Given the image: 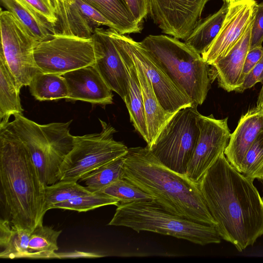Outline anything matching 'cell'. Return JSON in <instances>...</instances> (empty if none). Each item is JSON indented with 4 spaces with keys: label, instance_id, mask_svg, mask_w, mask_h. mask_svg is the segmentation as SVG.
I'll list each match as a JSON object with an SVG mask.
<instances>
[{
    "label": "cell",
    "instance_id": "6da1fadb",
    "mask_svg": "<svg viewBox=\"0 0 263 263\" xmlns=\"http://www.w3.org/2000/svg\"><path fill=\"white\" fill-rule=\"evenodd\" d=\"M253 181L223 154L198 183L219 235L239 252L263 235V198Z\"/></svg>",
    "mask_w": 263,
    "mask_h": 263
},
{
    "label": "cell",
    "instance_id": "7a4b0ae2",
    "mask_svg": "<svg viewBox=\"0 0 263 263\" xmlns=\"http://www.w3.org/2000/svg\"><path fill=\"white\" fill-rule=\"evenodd\" d=\"M122 178L151 196L167 212L195 222L215 227L216 222L198 184L161 163L147 146L128 148Z\"/></svg>",
    "mask_w": 263,
    "mask_h": 263
},
{
    "label": "cell",
    "instance_id": "3957f363",
    "mask_svg": "<svg viewBox=\"0 0 263 263\" xmlns=\"http://www.w3.org/2000/svg\"><path fill=\"white\" fill-rule=\"evenodd\" d=\"M0 180L12 223L31 232L46 213L45 185L27 146L8 124L0 127Z\"/></svg>",
    "mask_w": 263,
    "mask_h": 263
},
{
    "label": "cell",
    "instance_id": "277c9868",
    "mask_svg": "<svg viewBox=\"0 0 263 263\" xmlns=\"http://www.w3.org/2000/svg\"><path fill=\"white\" fill-rule=\"evenodd\" d=\"M140 42L183 93L197 105L203 103L211 81L210 65L201 54L166 35H149Z\"/></svg>",
    "mask_w": 263,
    "mask_h": 263
},
{
    "label": "cell",
    "instance_id": "5b68a950",
    "mask_svg": "<svg viewBox=\"0 0 263 263\" xmlns=\"http://www.w3.org/2000/svg\"><path fill=\"white\" fill-rule=\"evenodd\" d=\"M109 226L148 231L205 246L219 243L221 237L214 226L183 218L164 210L154 200L119 203Z\"/></svg>",
    "mask_w": 263,
    "mask_h": 263
},
{
    "label": "cell",
    "instance_id": "8992f818",
    "mask_svg": "<svg viewBox=\"0 0 263 263\" xmlns=\"http://www.w3.org/2000/svg\"><path fill=\"white\" fill-rule=\"evenodd\" d=\"M13 116L8 125L27 146L43 183L58 182L61 166L74 145V136L70 133L72 120L39 124L23 114Z\"/></svg>",
    "mask_w": 263,
    "mask_h": 263
},
{
    "label": "cell",
    "instance_id": "52a82bcc",
    "mask_svg": "<svg viewBox=\"0 0 263 263\" xmlns=\"http://www.w3.org/2000/svg\"><path fill=\"white\" fill-rule=\"evenodd\" d=\"M99 120L102 127L100 133L74 136L73 147L61 166L59 181H77L90 172L127 154L128 148L114 139L115 128Z\"/></svg>",
    "mask_w": 263,
    "mask_h": 263
},
{
    "label": "cell",
    "instance_id": "ba28073f",
    "mask_svg": "<svg viewBox=\"0 0 263 263\" xmlns=\"http://www.w3.org/2000/svg\"><path fill=\"white\" fill-rule=\"evenodd\" d=\"M197 106L193 104L177 112L147 147L161 163L183 175H186L199 135Z\"/></svg>",
    "mask_w": 263,
    "mask_h": 263
},
{
    "label": "cell",
    "instance_id": "9c48e42d",
    "mask_svg": "<svg viewBox=\"0 0 263 263\" xmlns=\"http://www.w3.org/2000/svg\"><path fill=\"white\" fill-rule=\"evenodd\" d=\"M34 56L42 72L62 74L95 63V42L93 37L53 34L47 40L36 42Z\"/></svg>",
    "mask_w": 263,
    "mask_h": 263
},
{
    "label": "cell",
    "instance_id": "30bf717a",
    "mask_svg": "<svg viewBox=\"0 0 263 263\" xmlns=\"http://www.w3.org/2000/svg\"><path fill=\"white\" fill-rule=\"evenodd\" d=\"M1 48L14 76L18 89L29 86L32 78L41 72L37 66L34 48L37 41L8 11L0 13Z\"/></svg>",
    "mask_w": 263,
    "mask_h": 263
},
{
    "label": "cell",
    "instance_id": "8fae6325",
    "mask_svg": "<svg viewBox=\"0 0 263 263\" xmlns=\"http://www.w3.org/2000/svg\"><path fill=\"white\" fill-rule=\"evenodd\" d=\"M108 31L111 38L119 43L142 68L151 82L159 103L166 111L175 114L184 108L195 104L175 85L140 42L120 34L113 29L108 28Z\"/></svg>",
    "mask_w": 263,
    "mask_h": 263
},
{
    "label": "cell",
    "instance_id": "7c38bea8",
    "mask_svg": "<svg viewBox=\"0 0 263 263\" xmlns=\"http://www.w3.org/2000/svg\"><path fill=\"white\" fill-rule=\"evenodd\" d=\"M227 117L216 119L213 115L197 117L199 135L194 153L188 164L186 175L198 183L205 172L224 154L231 133Z\"/></svg>",
    "mask_w": 263,
    "mask_h": 263
},
{
    "label": "cell",
    "instance_id": "4fadbf2b",
    "mask_svg": "<svg viewBox=\"0 0 263 263\" xmlns=\"http://www.w3.org/2000/svg\"><path fill=\"white\" fill-rule=\"evenodd\" d=\"M211 0H148V14L163 33L185 40Z\"/></svg>",
    "mask_w": 263,
    "mask_h": 263
},
{
    "label": "cell",
    "instance_id": "5bb4252c",
    "mask_svg": "<svg viewBox=\"0 0 263 263\" xmlns=\"http://www.w3.org/2000/svg\"><path fill=\"white\" fill-rule=\"evenodd\" d=\"M257 4L256 0H245L228 5L217 35L201 54L205 62L211 66L229 52L253 18Z\"/></svg>",
    "mask_w": 263,
    "mask_h": 263
},
{
    "label": "cell",
    "instance_id": "9a60e30c",
    "mask_svg": "<svg viewBox=\"0 0 263 263\" xmlns=\"http://www.w3.org/2000/svg\"><path fill=\"white\" fill-rule=\"evenodd\" d=\"M92 37L96 53L95 66L109 87L124 101L128 91V75L108 29L96 28Z\"/></svg>",
    "mask_w": 263,
    "mask_h": 263
},
{
    "label": "cell",
    "instance_id": "2e32d148",
    "mask_svg": "<svg viewBox=\"0 0 263 263\" xmlns=\"http://www.w3.org/2000/svg\"><path fill=\"white\" fill-rule=\"evenodd\" d=\"M66 82L67 101H82L105 105L113 103L112 90L105 83L95 64L62 74Z\"/></svg>",
    "mask_w": 263,
    "mask_h": 263
},
{
    "label": "cell",
    "instance_id": "e0dca14e",
    "mask_svg": "<svg viewBox=\"0 0 263 263\" xmlns=\"http://www.w3.org/2000/svg\"><path fill=\"white\" fill-rule=\"evenodd\" d=\"M253 18L229 52L210 67L211 82L216 79L219 86L228 92L235 91L241 85V78L247 55L250 49Z\"/></svg>",
    "mask_w": 263,
    "mask_h": 263
},
{
    "label": "cell",
    "instance_id": "ac0fdd59",
    "mask_svg": "<svg viewBox=\"0 0 263 263\" xmlns=\"http://www.w3.org/2000/svg\"><path fill=\"white\" fill-rule=\"evenodd\" d=\"M263 132V110L257 107L243 115L231 134L224 154L232 166L241 173V164L248 150Z\"/></svg>",
    "mask_w": 263,
    "mask_h": 263
},
{
    "label": "cell",
    "instance_id": "d6986e66",
    "mask_svg": "<svg viewBox=\"0 0 263 263\" xmlns=\"http://www.w3.org/2000/svg\"><path fill=\"white\" fill-rule=\"evenodd\" d=\"M112 40L121 55L128 75V95L124 102L129 112L130 121L135 129L139 132L147 143L148 134L143 98L136 65L126 50L119 43L113 39Z\"/></svg>",
    "mask_w": 263,
    "mask_h": 263
},
{
    "label": "cell",
    "instance_id": "ffe728a7",
    "mask_svg": "<svg viewBox=\"0 0 263 263\" xmlns=\"http://www.w3.org/2000/svg\"><path fill=\"white\" fill-rule=\"evenodd\" d=\"M133 61L136 67L141 89L148 134L146 146L149 148L163 128L175 114L168 113L163 109L156 96L151 82L140 66L134 60Z\"/></svg>",
    "mask_w": 263,
    "mask_h": 263
},
{
    "label": "cell",
    "instance_id": "44dd1931",
    "mask_svg": "<svg viewBox=\"0 0 263 263\" xmlns=\"http://www.w3.org/2000/svg\"><path fill=\"white\" fill-rule=\"evenodd\" d=\"M15 79L2 51L0 52V127L6 126L11 115L22 114Z\"/></svg>",
    "mask_w": 263,
    "mask_h": 263
},
{
    "label": "cell",
    "instance_id": "7402d4cb",
    "mask_svg": "<svg viewBox=\"0 0 263 263\" xmlns=\"http://www.w3.org/2000/svg\"><path fill=\"white\" fill-rule=\"evenodd\" d=\"M112 23L122 34L140 32L141 25L129 11L123 0H82Z\"/></svg>",
    "mask_w": 263,
    "mask_h": 263
},
{
    "label": "cell",
    "instance_id": "603a6c76",
    "mask_svg": "<svg viewBox=\"0 0 263 263\" xmlns=\"http://www.w3.org/2000/svg\"><path fill=\"white\" fill-rule=\"evenodd\" d=\"M228 5L223 4L216 12L200 19L184 42L201 55L217 35L224 21Z\"/></svg>",
    "mask_w": 263,
    "mask_h": 263
},
{
    "label": "cell",
    "instance_id": "cb8c5ba5",
    "mask_svg": "<svg viewBox=\"0 0 263 263\" xmlns=\"http://www.w3.org/2000/svg\"><path fill=\"white\" fill-rule=\"evenodd\" d=\"M25 30L37 42L47 40L55 34L54 29L40 16L16 0H0Z\"/></svg>",
    "mask_w": 263,
    "mask_h": 263
},
{
    "label": "cell",
    "instance_id": "d4e9b609",
    "mask_svg": "<svg viewBox=\"0 0 263 263\" xmlns=\"http://www.w3.org/2000/svg\"><path fill=\"white\" fill-rule=\"evenodd\" d=\"M31 232L17 228L6 220L0 221V257L29 258L28 245Z\"/></svg>",
    "mask_w": 263,
    "mask_h": 263
},
{
    "label": "cell",
    "instance_id": "484cf974",
    "mask_svg": "<svg viewBox=\"0 0 263 263\" xmlns=\"http://www.w3.org/2000/svg\"><path fill=\"white\" fill-rule=\"evenodd\" d=\"M30 92L34 98L41 101L66 99L68 87L62 74L40 72L31 80Z\"/></svg>",
    "mask_w": 263,
    "mask_h": 263
},
{
    "label": "cell",
    "instance_id": "4316f807",
    "mask_svg": "<svg viewBox=\"0 0 263 263\" xmlns=\"http://www.w3.org/2000/svg\"><path fill=\"white\" fill-rule=\"evenodd\" d=\"M62 230L38 224L31 232L28 245L29 258H57L58 239Z\"/></svg>",
    "mask_w": 263,
    "mask_h": 263
},
{
    "label": "cell",
    "instance_id": "83f0119b",
    "mask_svg": "<svg viewBox=\"0 0 263 263\" xmlns=\"http://www.w3.org/2000/svg\"><path fill=\"white\" fill-rule=\"evenodd\" d=\"M125 157L118 158L84 176L80 180L92 193H97L122 178Z\"/></svg>",
    "mask_w": 263,
    "mask_h": 263
},
{
    "label": "cell",
    "instance_id": "f1b7e54d",
    "mask_svg": "<svg viewBox=\"0 0 263 263\" xmlns=\"http://www.w3.org/2000/svg\"><path fill=\"white\" fill-rule=\"evenodd\" d=\"M92 193L77 181H59L53 184L45 185L44 211L46 213L51 209L54 204Z\"/></svg>",
    "mask_w": 263,
    "mask_h": 263
},
{
    "label": "cell",
    "instance_id": "f546056e",
    "mask_svg": "<svg viewBox=\"0 0 263 263\" xmlns=\"http://www.w3.org/2000/svg\"><path fill=\"white\" fill-rule=\"evenodd\" d=\"M119 203V200L116 198L102 193H92L54 204L51 209H62L81 212L106 205H117Z\"/></svg>",
    "mask_w": 263,
    "mask_h": 263
},
{
    "label": "cell",
    "instance_id": "4dcf8cb0",
    "mask_svg": "<svg viewBox=\"0 0 263 263\" xmlns=\"http://www.w3.org/2000/svg\"><path fill=\"white\" fill-rule=\"evenodd\" d=\"M241 173L251 180L263 181V132L246 153L241 164Z\"/></svg>",
    "mask_w": 263,
    "mask_h": 263
},
{
    "label": "cell",
    "instance_id": "1f68e13d",
    "mask_svg": "<svg viewBox=\"0 0 263 263\" xmlns=\"http://www.w3.org/2000/svg\"><path fill=\"white\" fill-rule=\"evenodd\" d=\"M119 200V203L152 200L153 197L125 178H121L97 192Z\"/></svg>",
    "mask_w": 263,
    "mask_h": 263
},
{
    "label": "cell",
    "instance_id": "d6a6232c",
    "mask_svg": "<svg viewBox=\"0 0 263 263\" xmlns=\"http://www.w3.org/2000/svg\"><path fill=\"white\" fill-rule=\"evenodd\" d=\"M35 13L50 24L55 30L58 18L53 0H16Z\"/></svg>",
    "mask_w": 263,
    "mask_h": 263
},
{
    "label": "cell",
    "instance_id": "836d02e7",
    "mask_svg": "<svg viewBox=\"0 0 263 263\" xmlns=\"http://www.w3.org/2000/svg\"><path fill=\"white\" fill-rule=\"evenodd\" d=\"M74 2L95 28L106 26L116 30L114 25L91 6L82 0H74Z\"/></svg>",
    "mask_w": 263,
    "mask_h": 263
},
{
    "label": "cell",
    "instance_id": "e575fe53",
    "mask_svg": "<svg viewBox=\"0 0 263 263\" xmlns=\"http://www.w3.org/2000/svg\"><path fill=\"white\" fill-rule=\"evenodd\" d=\"M263 42V2L257 4L251 32L250 49L262 46Z\"/></svg>",
    "mask_w": 263,
    "mask_h": 263
},
{
    "label": "cell",
    "instance_id": "d590c367",
    "mask_svg": "<svg viewBox=\"0 0 263 263\" xmlns=\"http://www.w3.org/2000/svg\"><path fill=\"white\" fill-rule=\"evenodd\" d=\"M135 20L142 24L148 14V0H123Z\"/></svg>",
    "mask_w": 263,
    "mask_h": 263
},
{
    "label": "cell",
    "instance_id": "8d00e7d4",
    "mask_svg": "<svg viewBox=\"0 0 263 263\" xmlns=\"http://www.w3.org/2000/svg\"><path fill=\"white\" fill-rule=\"evenodd\" d=\"M263 71V57L254 68L246 76L242 84L235 90L240 93L253 87L259 79Z\"/></svg>",
    "mask_w": 263,
    "mask_h": 263
},
{
    "label": "cell",
    "instance_id": "74e56055",
    "mask_svg": "<svg viewBox=\"0 0 263 263\" xmlns=\"http://www.w3.org/2000/svg\"><path fill=\"white\" fill-rule=\"evenodd\" d=\"M263 57V46L256 47L249 51L246 58L241 78L242 84L246 76L254 68Z\"/></svg>",
    "mask_w": 263,
    "mask_h": 263
},
{
    "label": "cell",
    "instance_id": "f35d334b",
    "mask_svg": "<svg viewBox=\"0 0 263 263\" xmlns=\"http://www.w3.org/2000/svg\"><path fill=\"white\" fill-rule=\"evenodd\" d=\"M57 258H73V257H102V256L99 255L98 254H93L91 253H87L84 252L76 251L74 252L71 253H57Z\"/></svg>",
    "mask_w": 263,
    "mask_h": 263
},
{
    "label": "cell",
    "instance_id": "ab89813d",
    "mask_svg": "<svg viewBox=\"0 0 263 263\" xmlns=\"http://www.w3.org/2000/svg\"><path fill=\"white\" fill-rule=\"evenodd\" d=\"M55 9L71 5L74 0H53Z\"/></svg>",
    "mask_w": 263,
    "mask_h": 263
},
{
    "label": "cell",
    "instance_id": "60d3db41",
    "mask_svg": "<svg viewBox=\"0 0 263 263\" xmlns=\"http://www.w3.org/2000/svg\"><path fill=\"white\" fill-rule=\"evenodd\" d=\"M262 84L261 88L257 98L256 107L263 110V83Z\"/></svg>",
    "mask_w": 263,
    "mask_h": 263
},
{
    "label": "cell",
    "instance_id": "b9f144b4",
    "mask_svg": "<svg viewBox=\"0 0 263 263\" xmlns=\"http://www.w3.org/2000/svg\"><path fill=\"white\" fill-rule=\"evenodd\" d=\"M223 2V4H226L227 5H229L230 4L243 1L245 0H222Z\"/></svg>",
    "mask_w": 263,
    "mask_h": 263
},
{
    "label": "cell",
    "instance_id": "7bdbcfd3",
    "mask_svg": "<svg viewBox=\"0 0 263 263\" xmlns=\"http://www.w3.org/2000/svg\"><path fill=\"white\" fill-rule=\"evenodd\" d=\"M259 82L261 83V84L263 83V71L260 78Z\"/></svg>",
    "mask_w": 263,
    "mask_h": 263
}]
</instances>
